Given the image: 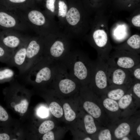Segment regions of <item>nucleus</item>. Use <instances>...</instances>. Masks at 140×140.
I'll use <instances>...</instances> for the list:
<instances>
[{
    "label": "nucleus",
    "mask_w": 140,
    "mask_h": 140,
    "mask_svg": "<svg viewBox=\"0 0 140 140\" xmlns=\"http://www.w3.org/2000/svg\"><path fill=\"white\" fill-rule=\"evenodd\" d=\"M63 107L65 119L68 121L74 120L76 117V114L69 104L65 103L64 104Z\"/></svg>",
    "instance_id": "5701e85b"
},
{
    "label": "nucleus",
    "mask_w": 140,
    "mask_h": 140,
    "mask_svg": "<svg viewBox=\"0 0 140 140\" xmlns=\"http://www.w3.org/2000/svg\"><path fill=\"white\" fill-rule=\"evenodd\" d=\"M15 74L13 70L8 67L0 68V83L10 81L13 79Z\"/></svg>",
    "instance_id": "2eb2a0df"
},
{
    "label": "nucleus",
    "mask_w": 140,
    "mask_h": 140,
    "mask_svg": "<svg viewBox=\"0 0 140 140\" xmlns=\"http://www.w3.org/2000/svg\"><path fill=\"white\" fill-rule=\"evenodd\" d=\"M103 104L107 109L111 111H116L119 109L117 103L115 100L109 98L106 99L103 101Z\"/></svg>",
    "instance_id": "4be33fe9"
},
{
    "label": "nucleus",
    "mask_w": 140,
    "mask_h": 140,
    "mask_svg": "<svg viewBox=\"0 0 140 140\" xmlns=\"http://www.w3.org/2000/svg\"><path fill=\"white\" fill-rule=\"evenodd\" d=\"M13 52L0 44V62L8 65Z\"/></svg>",
    "instance_id": "6ab92c4d"
},
{
    "label": "nucleus",
    "mask_w": 140,
    "mask_h": 140,
    "mask_svg": "<svg viewBox=\"0 0 140 140\" xmlns=\"http://www.w3.org/2000/svg\"><path fill=\"white\" fill-rule=\"evenodd\" d=\"M43 140H54V137L53 132L49 131L44 135L42 138Z\"/></svg>",
    "instance_id": "473e14b6"
},
{
    "label": "nucleus",
    "mask_w": 140,
    "mask_h": 140,
    "mask_svg": "<svg viewBox=\"0 0 140 140\" xmlns=\"http://www.w3.org/2000/svg\"><path fill=\"white\" fill-rule=\"evenodd\" d=\"M49 108L52 114L57 118L61 117L63 114L62 109L60 105L55 102H51L50 104Z\"/></svg>",
    "instance_id": "aec40b11"
},
{
    "label": "nucleus",
    "mask_w": 140,
    "mask_h": 140,
    "mask_svg": "<svg viewBox=\"0 0 140 140\" xmlns=\"http://www.w3.org/2000/svg\"><path fill=\"white\" fill-rule=\"evenodd\" d=\"M83 107L88 113L95 118L99 117L101 115V111L100 108L92 102L86 101L83 104Z\"/></svg>",
    "instance_id": "f8f14e48"
},
{
    "label": "nucleus",
    "mask_w": 140,
    "mask_h": 140,
    "mask_svg": "<svg viewBox=\"0 0 140 140\" xmlns=\"http://www.w3.org/2000/svg\"><path fill=\"white\" fill-rule=\"evenodd\" d=\"M84 140H91L92 139L88 137H86V138H85L84 139Z\"/></svg>",
    "instance_id": "58836bf2"
},
{
    "label": "nucleus",
    "mask_w": 140,
    "mask_h": 140,
    "mask_svg": "<svg viewBox=\"0 0 140 140\" xmlns=\"http://www.w3.org/2000/svg\"><path fill=\"white\" fill-rule=\"evenodd\" d=\"M54 126V122L51 120H47L43 122L40 125L38 131L41 134H45L53 129Z\"/></svg>",
    "instance_id": "b1692460"
},
{
    "label": "nucleus",
    "mask_w": 140,
    "mask_h": 140,
    "mask_svg": "<svg viewBox=\"0 0 140 140\" xmlns=\"http://www.w3.org/2000/svg\"><path fill=\"white\" fill-rule=\"evenodd\" d=\"M130 128L126 123H122L115 129L114 135L117 139L121 138L127 135L129 133Z\"/></svg>",
    "instance_id": "f3484780"
},
{
    "label": "nucleus",
    "mask_w": 140,
    "mask_h": 140,
    "mask_svg": "<svg viewBox=\"0 0 140 140\" xmlns=\"http://www.w3.org/2000/svg\"><path fill=\"white\" fill-rule=\"evenodd\" d=\"M93 37L96 45L99 48L97 57L107 61L103 49L106 47L108 43V37L106 33L103 30H97L94 32Z\"/></svg>",
    "instance_id": "1a4fd4ad"
},
{
    "label": "nucleus",
    "mask_w": 140,
    "mask_h": 140,
    "mask_svg": "<svg viewBox=\"0 0 140 140\" xmlns=\"http://www.w3.org/2000/svg\"><path fill=\"white\" fill-rule=\"evenodd\" d=\"M85 126L87 132L89 134L94 133L96 131V128L93 117L91 115H87L84 119Z\"/></svg>",
    "instance_id": "a211bd4d"
},
{
    "label": "nucleus",
    "mask_w": 140,
    "mask_h": 140,
    "mask_svg": "<svg viewBox=\"0 0 140 140\" xmlns=\"http://www.w3.org/2000/svg\"><path fill=\"white\" fill-rule=\"evenodd\" d=\"M108 66L107 61L98 57L92 61L90 82L94 83L95 87L99 90H104L107 87Z\"/></svg>",
    "instance_id": "20e7f679"
},
{
    "label": "nucleus",
    "mask_w": 140,
    "mask_h": 140,
    "mask_svg": "<svg viewBox=\"0 0 140 140\" xmlns=\"http://www.w3.org/2000/svg\"><path fill=\"white\" fill-rule=\"evenodd\" d=\"M66 20L68 23L72 25H75L79 22L80 16V13L76 8H71L66 15Z\"/></svg>",
    "instance_id": "ddd939ff"
},
{
    "label": "nucleus",
    "mask_w": 140,
    "mask_h": 140,
    "mask_svg": "<svg viewBox=\"0 0 140 140\" xmlns=\"http://www.w3.org/2000/svg\"><path fill=\"white\" fill-rule=\"evenodd\" d=\"M28 18L32 23L38 26L44 24L45 22V18L43 14L36 10H32L29 13Z\"/></svg>",
    "instance_id": "9b49d317"
},
{
    "label": "nucleus",
    "mask_w": 140,
    "mask_h": 140,
    "mask_svg": "<svg viewBox=\"0 0 140 140\" xmlns=\"http://www.w3.org/2000/svg\"><path fill=\"white\" fill-rule=\"evenodd\" d=\"M26 40L13 52L8 65L17 67L20 74L25 73L26 64Z\"/></svg>",
    "instance_id": "6e6552de"
},
{
    "label": "nucleus",
    "mask_w": 140,
    "mask_h": 140,
    "mask_svg": "<svg viewBox=\"0 0 140 140\" xmlns=\"http://www.w3.org/2000/svg\"><path fill=\"white\" fill-rule=\"evenodd\" d=\"M59 16L63 17L66 16L67 12V5L64 1H61L59 2Z\"/></svg>",
    "instance_id": "cd10ccee"
},
{
    "label": "nucleus",
    "mask_w": 140,
    "mask_h": 140,
    "mask_svg": "<svg viewBox=\"0 0 140 140\" xmlns=\"http://www.w3.org/2000/svg\"><path fill=\"white\" fill-rule=\"evenodd\" d=\"M72 76L80 81L90 82L92 61L81 53H67L58 61Z\"/></svg>",
    "instance_id": "f257e3e1"
},
{
    "label": "nucleus",
    "mask_w": 140,
    "mask_h": 140,
    "mask_svg": "<svg viewBox=\"0 0 140 140\" xmlns=\"http://www.w3.org/2000/svg\"><path fill=\"white\" fill-rule=\"evenodd\" d=\"M55 0H47L46 6L48 10L53 12L55 10L54 3Z\"/></svg>",
    "instance_id": "7c9ffc66"
},
{
    "label": "nucleus",
    "mask_w": 140,
    "mask_h": 140,
    "mask_svg": "<svg viewBox=\"0 0 140 140\" xmlns=\"http://www.w3.org/2000/svg\"><path fill=\"white\" fill-rule=\"evenodd\" d=\"M126 43L134 52L139 54L140 53V37L135 34L130 37L127 40Z\"/></svg>",
    "instance_id": "dca6fc26"
},
{
    "label": "nucleus",
    "mask_w": 140,
    "mask_h": 140,
    "mask_svg": "<svg viewBox=\"0 0 140 140\" xmlns=\"http://www.w3.org/2000/svg\"><path fill=\"white\" fill-rule=\"evenodd\" d=\"M122 138V140H129V138L127 137H124Z\"/></svg>",
    "instance_id": "4c0bfd02"
},
{
    "label": "nucleus",
    "mask_w": 140,
    "mask_h": 140,
    "mask_svg": "<svg viewBox=\"0 0 140 140\" xmlns=\"http://www.w3.org/2000/svg\"><path fill=\"white\" fill-rule=\"evenodd\" d=\"M131 73L134 80L140 81V63L132 68L129 69Z\"/></svg>",
    "instance_id": "bb28decb"
},
{
    "label": "nucleus",
    "mask_w": 140,
    "mask_h": 140,
    "mask_svg": "<svg viewBox=\"0 0 140 140\" xmlns=\"http://www.w3.org/2000/svg\"><path fill=\"white\" fill-rule=\"evenodd\" d=\"M107 76L108 82L114 85H123L134 81L129 69L118 67L109 66Z\"/></svg>",
    "instance_id": "0eeeda50"
},
{
    "label": "nucleus",
    "mask_w": 140,
    "mask_h": 140,
    "mask_svg": "<svg viewBox=\"0 0 140 140\" xmlns=\"http://www.w3.org/2000/svg\"><path fill=\"white\" fill-rule=\"evenodd\" d=\"M107 61L109 66L129 69L140 63V56L126 51H118L110 54Z\"/></svg>",
    "instance_id": "7ed1b4c3"
},
{
    "label": "nucleus",
    "mask_w": 140,
    "mask_h": 140,
    "mask_svg": "<svg viewBox=\"0 0 140 140\" xmlns=\"http://www.w3.org/2000/svg\"><path fill=\"white\" fill-rule=\"evenodd\" d=\"M76 80H77L70 75L64 66L58 61L53 80L58 82V87L61 92L67 94L74 91L76 88V84L75 82Z\"/></svg>",
    "instance_id": "39448f33"
},
{
    "label": "nucleus",
    "mask_w": 140,
    "mask_h": 140,
    "mask_svg": "<svg viewBox=\"0 0 140 140\" xmlns=\"http://www.w3.org/2000/svg\"><path fill=\"white\" fill-rule=\"evenodd\" d=\"M11 2L14 3H21L25 2L26 0H9Z\"/></svg>",
    "instance_id": "c9c22d12"
},
{
    "label": "nucleus",
    "mask_w": 140,
    "mask_h": 140,
    "mask_svg": "<svg viewBox=\"0 0 140 140\" xmlns=\"http://www.w3.org/2000/svg\"><path fill=\"white\" fill-rule=\"evenodd\" d=\"M125 90L123 88H118L110 90L107 93L109 98L114 100H119L124 95Z\"/></svg>",
    "instance_id": "412c9836"
},
{
    "label": "nucleus",
    "mask_w": 140,
    "mask_h": 140,
    "mask_svg": "<svg viewBox=\"0 0 140 140\" xmlns=\"http://www.w3.org/2000/svg\"><path fill=\"white\" fill-rule=\"evenodd\" d=\"M131 22L132 24L134 26L137 27H140V14L134 16L132 19Z\"/></svg>",
    "instance_id": "72a5a7b5"
},
{
    "label": "nucleus",
    "mask_w": 140,
    "mask_h": 140,
    "mask_svg": "<svg viewBox=\"0 0 140 140\" xmlns=\"http://www.w3.org/2000/svg\"><path fill=\"white\" fill-rule=\"evenodd\" d=\"M29 104L28 101L26 99H23L19 103L15 106L14 109L16 112L22 114H24L27 110Z\"/></svg>",
    "instance_id": "a878e982"
},
{
    "label": "nucleus",
    "mask_w": 140,
    "mask_h": 140,
    "mask_svg": "<svg viewBox=\"0 0 140 140\" xmlns=\"http://www.w3.org/2000/svg\"><path fill=\"white\" fill-rule=\"evenodd\" d=\"M38 41L35 38L28 40L26 49V64L25 73L43 57L44 49Z\"/></svg>",
    "instance_id": "423d86ee"
},
{
    "label": "nucleus",
    "mask_w": 140,
    "mask_h": 140,
    "mask_svg": "<svg viewBox=\"0 0 140 140\" xmlns=\"http://www.w3.org/2000/svg\"><path fill=\"white\" fill-rule=\"evenodd\" d=\"M137 134L139 136H140V125H139L137 127Z\"/></svg>",
    "instance_id": "e433bc0d"
},
{
    "label": "nucleus",
    "mask_w": 140,
    "mask_h": 140,
    "mask_svg": "<svg viewBox=\"0 0 140 140\" xmlns=\"http://www.w3.org/2000/svg\"><path fill=\"white\" fill-rule=\"evenodd\" d=\"M99 140H111V136L109 130L108 129L104 130L101 131L98 136Z\"/></svg>",
    "instance_id": "c756f323"
},
{
    "label": "nucleus",
    "mask_w": 140,
    "mask_h": 140,
    "mask_svg": "<svg viewBox=\"0 0 140 140\" xmlns=\"http://www.w3.org/2000/svg\"><path fill=\"white\" fill-rule=\"evenodd\" d=\"M119 100L118 104L119 107L124 109L127 108L131 104L132 98L130 94H127L124 95Z\"/></svg>",
    "instance_id": "393cba45"
},
{
    "label": "nucleus",
    "mask_w": 140,
    "mask_h": 140,
    "mask_svg": "<svg viewBox=\"0 0 140 140\" xmlns=\"http://www.w3.org/2000/svg\"><path fill=\"white\" fill-rule=\"evenodd\" d=\"M26 40L23 39L18 36L10 35L2 38L1 44L9 50L14 51Z\"/></svg>",
    "instance_id": "9d476101"
},
{
    "label": "nucleus",
    "mask_w": 140,
    "mask_h": 140,
    "mask_svg": "<svg viewBox=\"0 0 140 140\" xmlns=\"http://www.w3.org/2000/svg\"><path fill=\"white\" fill-rule=\"evenodd\" d=\"M9 118L8 114L5 109L0 105V124L3 125Z\"/></svg>",
    "instance_id": "c85d7f7f"
},
{
    "label": "nucleus",
    "mask_w": 140,
    "mask_h": 140,
    "mask_svg": "<svg viewBox=\"0 0 140 140\" xmlns=\"http://www.w3.org/2000/svg\"><path fill=\"white\" fill-rule=\"evenodd\" d=\"M132 91L135 94L138 98H140V83L137 82L132 87Z\"/></svg>",
    "instance_id": "2f4dec72"
},
{
    "label": "nucleus",
    "mask_w": 140,
    "mask_h": 140,
    "mask_svg": "<svg viewBox=\"0 0 140 140\" xmlns=\"http://www.w3.org/2000/svg\"><path fill=\"white\" fill-rule=\"evenodd\" d=\"M38 113L39 115L42 117H46L48 114L47 110L43 107L41 108L38 110Z\"/></svg>",
    "instance_id": "f704fd0d"
},
{
    "label": "nucleus",
    "mask_w": 140,
    "mask_h": 140,
    "mask_svg": "<svg viewBox=\"0 0 140 140\" xmlns=\"http://www.w3.org/2000/svg\"><path fill=\"white\" fill-rule=\"evenodd\" d=\"M16 22L12 16L3 12H0V25L7 28L12 27L16 25Z\"/></svg>",
    "instance_id": "4468645a"
},
{
    "label": "nucleus",
    "mask_w": 140,
    "mask_h": 140,
    "mask_svg": "<svg viewBox=\"0 0 140 140\" xmlns=\"http://www.w3.org/2000/svg\"><path fill=\"white\" fill-rule=\"evenodd\" d=\"M57 65V61L43 57L26 73L27 79L35 84H41L52 80Z\"/></svg>",
    "instance_id": "f03ea898"
}]
</instances>
